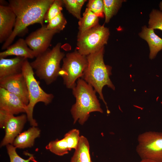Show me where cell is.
I'll return each mask as SVG.
<instances>
[{
	"mask_svg": "<svg viewBox=\"0 0 162 162\" xmlns=\"http://www.w3.org/2000/svg\"><path fill=\"white\" fill-rule=\"evenodd\" d=\"M54 0H9L8 5L16 16L13 32L4 42L1 49L6 50L15 38L35 23L44 25V17Z\"/></svg>",
	"mask_w": 162,
	"mask_h": 162,
	"instance_id": "1",
	"label": "cell"
},
{
	"mask_svg": "<svg viewBox=\"0 0 162 162\" xmlns=\"http://www.w3.org/2000/svg\"><path fill=\"white\" fill-rule=\"evenodd\" d=\"M104 47L87 56L88 64L81 78L92 86L98 93L99 98L105 104L107 113L109 114L110 111L103 96V88L105 86L113 90L115 88L110 77L112 74V68L106 64L104 62Z\"/></svg>",
	"mask_w": 162,
	"mask_h": 162,
	"instance_id": "2",
	"label": "cell"
},
{
	"mask_svg": "<svg viewBox=\"0 0 162 162\" xmlns=\"http://www.w3.org/2000/svg\"><path fill=\"white\" fill-rule=\"evenodd\" d=\"M72 90L73 94L76 99L75 103L70 110L74 124L78 121L80 125H83L92 112L103 113L96 95V92L83 79H79Z\"/></svg>",
	"mask_w": 162,
	"mask_h": 162,
	"instance_id": "3",
	"label": "cell"
},
{
	"mask_svg": "<svg viewBox=\"0 0 162 162\" xmlns=\"http://www.w3.org/2000/svg\"><path fill=\"white\" fill-rule=\"evenodd\" d=\"M62 44L58 43L52 49H48L30 63L34 74L46 84H51L59 76L60 62L65 56L61 51Z\"/></svg>",
	"mask_w": 162,
	"mask_h": 162,
	"instance_id": "4",
	"label": "cell"
},
{
	"mask_svg": "<svg viewBox=\"0 0 162 162\" xmlns=\"http://www.w3.org/2000/svg\"><path fill=\"white\" fill-rule=\"evenodd\" d=\"M22 73L26 83L28 94L29 102L26 111L27 119L31 125L36 127L38 123L33 116L34 106L39 102H43L46 105L49 104L52 102L54 96L52 94L45 92L40 87L27 59L23 63Z\"/></svg>",
	"mask_w": 162,
	"mask_h": 162,
	"instance_id": "5",
	"label": "cell"
},
{
	"mask_svg": "<svg viewBox=\"0 0 162 162\" xmlns=\"http://www.w3.org/2000/svg\"><path fill=\"white\" fill-rule=\"evenodd\" d=\"M110 35L109 28L99 24L88 30L78 34L76 50L86 56L100 50L107 43Z\"/></svg>",
	"mask_w": 162,
	"mask_h": 162,
	"instance_id": "6",
	"label": "cell"
},
{
	"mask_svg": "<svg viewBox=\"0 0 162 162\" xmlns=\"http://www.w3.org/2000/svg\"><path fill=\"white\" fill-rule=\"evenodd\" d=\"M62 61L59 75L67 88L72 89L76 86L77 80L82 78L87 66V56L81 54L76 49L67 53Z\"/></svg>",
	"mask_w": 162,
	"mask_h": 162,
	"instance_id": "7",
	"label": "cell"
},
{
	"mask_svg": "<svg viewBox=\"0 0 162 162\" xmlns=\"http://www.w3.org/2000/svg\"><path fill=\"white\" fill-rule=\"evenodd\" d=\"M136 152L142 159L162 162V132L148 131L139 135Z\"/></svg>",
	"mask_w": 162,
	"mask_h": 162,
	"instance_id": "8",
	"label": "cell"
},
{
	"mask_svg": "<svg viewBox=\"0 0 162 162\" xmlns=\"http://www.w3.org/2000/svg\"><path fill=\"white\" fill-rule=\"evenodd\" d=\"M27 119L26 115L15 116L14 115L0 110V127L5 128V135L1 144L2 147L13 145L15 138L20 133Z\"/></svg>",
	"mask_w": 162,
	"mask_h": 162,
	"instance_id": "9",
	"label": "cell"
},
{
	"mask_svg": "<svg viewBox=\"0 0 162 162\" xmlns=\"http://www.w3.org/2000/svg\"><path fill=\"white\" fill-rule=\"evenodd\" d=\"M59 32L56 30L48 29L44 24L25 40L28 46L35 53L36 58L49 48L53 36Z\"/></svg>",
	"mask_w": 162,
	"mask_h": 162,
	"instance_id": "10",
	"label": "cell"
},
{
	"mask_svg": "<svg viewBox=\"0 0 162 162\" xmlns=\"http://www.w3.org/2000/svg\"><path fill=\"white\" fill-rule=\"evenodd\" d=\"M0 87L18 96L26 105L28 104V90L22 73L0 79Z\"/></svg>",
	"mask_w": 162,
	"mask_h": 162,
	"instance_id": "11",
	"label": "cell"
},
{
	"mask_svg": "<svg viewBox=\"0 0 162 162\" xmlns=\"http://www.w3.org/2000/svg\"><path fill=\"white\" fill-rule=\"evenodd\" d=\"M27 105L15 94L0 87V110L14 115L26 113Z\"/></svg>",
	"mask_w": 162,
	"mask_h": 162,
	"instance_id": "12",
	"label": "cell"
},
{
	"mask_svg": "<svg viewBox=\"0 0 162 162\" xmlns=\"http://www.w3.org/2000/svg\"><path fill=\"white\" fill-rule=\"evenodd\" d=\"M16 16L9 6L0 5V43L4 42L12 34Z\"/></svg>",
	"mask_w": 162,
	"mask_h": 162,
	"instance_id": "13",
	"label": "cell"
},
{
	"mask_svg": "<svg viewBox=\"0 0 162 162\" xmlns=\"http://www.w3.org/2000/svg\"><path fill=\"white\" fill-rule=\"evenodd\" d=\"M26 59L19 56L11 58H0V79L21 73Z\"/></svg>",
	"mask_w": 162,
	"mask_h": 162,
	"instance_id": "14",
	"label": "cell"
},
{
	"mask_svg": "<svg viewBox=\"0 0 162 162\" xmlns=\"http://www.w3.org/2000/svg\"><path fill=\"white\" fill-rule=\"evenodd\" d=\"M139 35L148 44L150 50L149 58H154L158 53L162 50V39L155 34L154 29L146 26L142 27Z\"/></svg>",
	"mask_w": 162,
	"mask_h": 162,
	"instance_id": "15",
	"label": "cell"
},
{
	"mask_svg": "<svg viewBox=\"0 0 162 162\" xmlns=\"http://www.w3.org/2000/svg\"><path fill=\"white\" fill-rule=\"evenodd\" d=\"M25 40L19 39L15 43L9 46L3 52H0V58H5L10 56H15L26 58L35 57L34 52L28 47Z\"/></svg>",
	"mask_w": 162,
	"mask_h": 162,
	"instance_id": "16",
	"label": "cell"
},
{
	"mask_svg": "<svg viewBox=\"0 0 162 162\" xmlns=\"http://www.w3.org/2000/svg\"><path fill=\"white\" fill-rule=\"evenodd\" d=\"M40 130L32 126L27 130L20 133L15 139L13 145L16 148L24 149L33 146L35 139L39 136Z\"/></svg>",
	"mask_w": 162,
	"mask_h": 162,
	"instance_id": "17",
	"label": "cell"
},
{
	"mask_svg": "<svg viewBox=\"0 0 162 162\" xmlns=\"http://www.w3.org/2000/svg\"><path fill=\"white\" fill-rule=\"evenodd\" d=\"M89 148L87 139L83 136H80L78 145L75 149L70 162H92Z\"/></svg>",
	"mask_w": 162,
	"mask_h": 162,
	"instance_id": "18",
	"label": "cell"
},
{
	"mask_svg": "<svg viewBox=\"0 0 162 162\" xmlns=\"http://www.w3.org/2000/svg\"><path fill=\"white\" fill-rule=\"evenodd\" d=\"M99 24V18L86 8L78 22V34H81Z\"/></svg>",
	"mask_w": 162,
	"mask_h": 162,
	"instance_id": "19",
	"label": "cell"
},
{
	"mask_svg": "<svg viewBox=\"0 0 162 162\" xmlns=\"http://www.w3.org/2000/svg\"><path fill=\"white\" fill-rule=\"evenodd\" d=\"M125 1L123 0H103L105 23L109 22L111 18L116 14L122 3Z\"/></svg>",
	"mask_w": 162,
	"mask_h": 162,
	"instance_id": "20",
	"label": "cell"
},
{
	"mask_svg": "<svg viewBox=\"0 0 162 162\" xmlns=\"http://www.w3.org/2000/svg\"><path fill=\"white\" fill-rule=\"evenodd\" d=\"M46 148L53 153L59 156L68 154L69 151L67 142L64 137L60 140L57 139L50 141Z\"/></svg>",
	"mask_w": 162,
	"mask_h": 162,
	"instance_id": "21",
	"label": "cell"
},
{
	"mask_svg": "<svg viewBox=\"0 0 162 162\" xmlns=\"http://www.w3.org/2000/svg\"><path fill=\"white\" fill-rule=\"evenodd\" d=\"M63 5L62 0H54L45 14L44 22L48 23L52 19L61 13Z\"/></svg>",
	"mask_w": 162,
	"mask_h": 162,
	"instance_id": "22",
	"label": "cell"
},
{
	"mask_svg": "<svg viewBox=\"0 0 162 162\" xmlns=\"http://www.w3.org/2000/svg\"><path fill=\"white\" fill-rule=\"evenodd\" d=\"M148 27L162 31V11L153 9L149 15Z\"/></svg>",
	"mask_w": 162,
	"mask_h": 162,
	"instance_id": "23",
	"label": "cell"
},
{
	"mask_svg": "<svg viewBox=\"0 0 162 162\" xmlns=\"http://www.w3.org/2000/svg\"><path fill=\"white\" fill-rule=\"evenodd\" d=\"M80 136L79 130L74 129L66 133L64 136L67 142L69 151L76 149L80 141Z\"/></svg>",
	"mask_w": 162,
	"mask_h": 162,
	"instance_id": "24",
	"label": "cell"
},
{
	"mask_svg": "<svg viewBox=\"0 0 162 162\" xmlns=\"http://www.w3.org/2000/svg\"><path fill=\"white\" fill-rule=\"evenodd\" d=\"M67 23V20L62 12L52 19L46 25L47 29L63 30Z\"/></svg>",
	"mask_w": 162,
	"mask_h": 162,
	"instance_id": "25",
	"label": "cell"
},
{
	"mask_svg": "<svg viewBox=\"0 0 162 162\" xmlns=\"http://www.w3.org/2000/svg\"><path fill=\"white\" fill-rule=\"evenodd\" d=\"M63 4L68 11L74 16L79 20L82 7L78 3L77 0H62Z\"/></svg>",
	"mask_w": 162,
	"mask_h": 162,
	"instance_id": "26",
	"label": "cell"
},
{
	"mask_svg": "<svg viewBox=\"0 0 162 162\" xmlns=\"http://www.w3.org/2000/svg\"><path fill=\"white\" fill-rule=\"evenodd\" d=\"M87 7L98 18L104 17L103 0H89Z\"/></svg>",
	"mask_w": 162,
	"mask_h": 162,
	"instance_id": "27",
	"label": "cell"
},
{
	"mask_svg": "<svg viewBox=\"0 0 162 162\" xmlns=\"http://www.w3.org/2000/svg\"><path fill=\"white\" fill-rule=\"evenodd\" d=\"M6 146L10 162H29L33 158L32 156H30L28 159H24L17 154L16 151V148L13 145L9 144Z\"/></svg>",
	"mask_w": 162,
	"mask_h": 162,
	"instance_id": "28",
	"label": "cell"
},
{
	"mask_svg": "<svg viewBox=\"0 0 162 162\" xmlns=\"http://www.w3.org/2000/svg\"><path fill=\"white\" fill-rule=\"evenodd\" d=\"M77 1L78 4L81 6H82L85 3V2L86 1V0H77Z\"/></svg>",
	"mask_w": 162,
	"mask_h": 162,
	"instance_id": "29",
	"label": "cell"
},
{
	"mask_svg": "<svg viewBox=\"0 0 162 162\" xmlns=\"http://www.w3.org/2000/svg\"><path fill=\"white\" fill-rule=\"evenodd\" d=\"M139 162H158L149 159H142Z\"/></svg>",
	"mask_w": 162,
	"mask_h": 162,
	"instance_id": "30",
	"label": "cell"
},
{
	"mask_svg": "<svg viewBox=\"0 0 162 162\" xmlns=\"http://www.w3.org/2000/svg\"><path fill=\"white\" fill-rule=\"evenodd\" d=\"M159 7L160 10L162 11V1L160 2L159 4Z\"/></svg>",
	"mask_w": 162,
	"mask_h": 162,
	"instance_id": "31",
	"label": "cell"
},
{
	"mask_svg": "<svg viewBox=\"0 0 162 162\" xmlns=\"http://www.w3.org/2000/svg\"></svg>",
	"mask_w": 162,
	"mask_h": 162,
	"instance_id": "32",
	"label": "cell"
}]
</instances>
